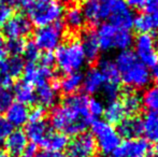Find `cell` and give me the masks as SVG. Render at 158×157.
<instances>
[{
  "instance_id": "6da1fadb",
  "label": "cell",
  "mask_w": 158,
  "mask_h": 157,
  "mask_svg": "<svg viewBox=\"0 0 158 157\" xmlns=\"http://www.w3.org/2000/svg\"><path fill=\"white\" fill-rule=\"evenodd\" d=\"M93 121L88 112V98L84 94L64 97L63 102L56 105L51 113L52 127L67 137L85 132Z\"/></svg>"
},
{
  "instance_id": "7a4b0ae2",
  "label": "cell",
  "mask_w": 158,
  "mask_h": 157,
  "mask_svg": "<svg viewBox=\"0 0 158 157\" xmlns=\"http://www.w3.org/2000/svg\"><path fill=\"white\" fill-rule=\"evenodd\" d=\"M118 69L121 81L131 89H142L150 85L152 73L146 66L138 60L135 53L130 50L122 51L114 60Z\"/></svg>"
},
{
  "instance_id": "3957f363",
  "label": "cell",
  "mask_w": 158,
  "mask_h": 157,
  "mask_svg": "<svg viewBox=\"0 0 158 157\" xmlns=\"http://www.w3.org/2000/svg\"><path fill=\"white\" fill-rule=\"evenodd\" d=\"M19 8L38 27L60 22L64 14V4L58 0H22Z\"/></svg>"
},
{
  "instance_id": "277c9868",
  "label": "cell",
  "mask_w": 158,
  "mask_h": 157,
  "mask_svg": "<svg viewBox=\"0 0 158 157\" xmlns=\"http://www.w3.org/2000/svg\"><path fill=\"white\" fill-rule=\"evenodd\" d=\"M57 68L66 74L80 72L86 64V57L79 40H68L56 48L54 55Z\"/></svg>"
},
{
  "instance_id": "5b68a950",
  "label": "cell",
  "mask_w": 158,
  "mask_h": 157,
  "mask_svg": "<svg viewBox=\"0 0 158 157\" xmlns=\"http://www.w3.org/2000/svg\"><path fill=\"white\" fill-rule=\"evenodd\" d=\"M98 43L101 51H122L129 50L133 44V36L130 30L119 29L109 22L100 23L96 30Z\"/></svg>"
},
{
  "instance_id": "8992f818",
  "label": "cell",
  "mask_w": 158,
  "mask_h": 157,
  "mask_svg": "<svg viewBox=\"0 0 158 157\" xmlns=\"http://www.w3.org/2000/svg\"><path fill=\"white\" fill-rule=\"evenodd\" d=\"M90 126L97 149L102 155L109 157L122 142L117 130L104 119H94Z\"/></svg>"
},
{
  "instance_id": "52a82bcc",
  "label": "cell",
  "mask_w": 158,
  "mask_h": 157,
  "mask_svg": "<svg viewBox=\"0 0 158 157\" xmlns=\"http://www.w3.org/2000/svg\"><path fill=\"white\" fill-rule=\"evenodd\" d=\"M97 68L100 70L104 79L103 87L101 89L104 98L109 101L117 99L121 94L122 81L115 63L109 58H104L99 61V66Z\"/></svg>"
},
{
  "instance_id": "ba28073f",
  "label": "cell",
  "mask_w": 158,
  "mask_h": 157,
  "mask_svg": "<svg viewBox=\"0 0 158 157\" xmlns=\"http://www.w3.org/2000/svg\"><path fill=\"white\" fill-rule=\"evenodd\" d=\"M64 31V26L60 22L39 27L35 32L33 42L40 51L52 52L61 44Z\"/></svg>"
},
{
  "instance_id": "9c48e42d",
  "label": "cell",
  "mask_w": 158,
  "mask_h": 157,
  "mask_svg": "<svg viewBox=\"0 0 158 157\" xmlns=\"http://www.w3.org/2000/svg\"><path fill=\"white\" fill-rule=\"evenodd\" d=\"M135 55L148 68L154 66L158 57V40L151 34H140L133 39Z\"/></svg>"
},
{
  "instance_id": "30bf717a",
  "label": "cell",
  "mask_w": 158,
  "mask_h": 157,
  "mask_svg": "<svg viewBox=\"0 0 158 157\" xmlns=\"http://www.w3.org/2000/svg\"><path fill=\"white\" fill-rule=\"evenodd\" d=\"M66 150L67 157H93L97 152V144L93 134L85 131L73 137Z\"/></svg>"
},
{
  "instance_id": "8fae6325",
  "label": "cell",
  "mask_w": 158,
  "mask_h": 157,
  "mask_svg": "<svg viewBox=\"0 0 158 157\" xmlns=\"http://www.w3.org/2000/svg\"><path fill=\"white\" fill-rule=\"evenodd\" d=\"M115 1L117 0H87L82 9L85 22L87 21L92 25H99L102 21L109 19L111 9Z\"/></svg>"
},
{
  "instance_id": "7c38bea8",
  "label": "cell",
  "mask_w": 158,
  "mask_h": 157,
  "mask_svg": "<svg viewBox=\"0 0 158 157\" xmlns=\"http://www.w3.org/2000/svg\"><path fill=\"white\" fill-rule=\"evenodd\" d=\"M151 151V143L145 138H137L121 142L109 157H146Z\"/></svg>"
},
{
  "instance_id": "4fadbf2b",
  "label": "cell",
  "mask_w": 158,
  "mask_h": 157,
  "mask_svg": "<svg viewBox=\"0 0 158 157\" xmlns=\"http://www.w3.org/2000/svg\"><path fill=\"white\" fill-rule=\"evenodd\" d=\"M109 19V23L114 25L115 27L129 30L133 26L135 14L132 10L124 2V0H117L112 6Z\"/></svg>"
},
{
  "instance_id": "5bb4252c",
  "label": "cell",
  "mask_w": 158,
  "mask_h": 157,
  "mask_svg": "<svg viewBox=\"0 0 158 157\" xmlns=\"http://www.w3.org/2000/svg\"><path fill=\"white\" fill-rule=\"evenodd\" d=\"M2 31L9 39H23L31 31V23L24 15H14L4 24Z\"/></svg>"
},
{
  "instance_id": "9a60e30c",
  "label": "cell",
  "mask_w": 158,
  "mask_h": 157,
  "mask_svg": "<svg viewBox=\"0 0 158 157\" xmlns=\"http://www.w3.org/2000/svg\"><path fill=\"white\" fill-rule=\"evenodd\" d=\"M24 81L30 85H40L45 82H50V80L54 76L53 68L44 67L41 65H35L32 63H28L24 68Z\"/></svg>"
},
{
  "instance_id": "2e32d148",
  "label": "cell",
  "mask_w": 158,
  "mask_h": 157,
  "mask_svg": "<svg viewBox=\"0 0 158 157\" xmlns=\"http://www.w3.org/2000/svg\"><path fill=\"white\" fill-rule=\"evenodd\" d=\"M28 145V139L25 131L21 129L12 130L11 134L4 140V149L6 153L10 156H19L25 153V150Z\"/></svg>"
},
{
  "instance_id": "e0dca14e",
  "label": "cell",
  "mask_w": 158,
  "mask_h": 157,
  "mask_svg": "<svg viewBox=\"0 0 158 157\" xmlns=\"http://www.w3.org/2000/svg\"><path fill=\"white\" fill-rule=\"evenodd\" d=\"M51 130L52 129H51L48 123L45 122V119L29 121L27 123V126H26L25 134L28 141H30L31 144L41 145Z\"/></svg>"
},
{
  "instance_id": "ac0fdd59",
  "label": "cell",
  "mask_w": 158,
  "mask_h": 157,
  "mask_svg": "<svg viewBox=\"0 0 158 157\" xmlns=\"http://www.w3.org/2000/svg\"><path fill=\"white\" fill-rule=\"evenodd\" d=\"M58 96V86L55 83L45 82L37 86L35 89V98L39 101L40 107L50 108L56 103Z\"/></svg>"
},
{
  "instance_id": "d6986e66",
  "label": "cell",
  "mask_w": 158,
  "mask_h": 157,
  "mask_svg": "<svg viewBox=\"0 0 158 157\" xmlns=\"http://www.w3.org/2000/svg\"><path fill=\"white\" fill-rule=\"evenodd\" d=\"M116 130L119 137L125 138L126 140L140 138V136L142 134L141 119L135 118V116H129V118H124L118 124V127Z\"/></svg>"
},
{
  "instance_id": "ffe728a7",
  "label": "cell",
  "mask_w": 158,
  "mask_h": 157,
  "mask_svg": "<svg viewBox=\"0 0 158 157\" xmlns=\"http://www.w3.org/2000/svg\"><path fill=\"white\" fill-rule=\"evenodd\" d=\"M29 112L27 105L21 102H13L11 107L6 110V119L12 125V127H22L29 121Z\"/></svg>"
},
{
  "instance_id": "44dd1931",
  "label": "cell",
  "mask_w": 158,
  "mask_h": 157,
  "mask_svg": "<svg viewBox=\"0 0 158 157\" xmlns=\"http://www.w3.org/2000/svg\"><path fill=\"white\" fill-rule=\"evenodd\" d=\"M104 84V79L102 73L98 68H90L87 70L85 76H83V87L84 92L86 94L95 95L97 93L101 92Z\"/></svg>"
},
{
  "instance_id": "7402d4cb",
  "label": "cell",
  "mask_w": 158,
  "mask_h": 157,
  "mask_svg": "<svg viewBox=\"0 0 158 157\" xmlns=\"http://www.w3.org/2000/svg\"><path fill=\"white\" fill-rule=\"evenodd\" d=\"M82 48H83L84 54L86 57V61L88 63H94L98 59L100 55V46L98 43L97 36L94 30H88V31L84 32L82 36Z\"/></svg>"
},
{
  "instance_id": "603a6c76",
  "label": "cell",
  "mask_w": 158,
  "mask_h": 157,
  "mask_svg": "<svg viewBox=\"0 0 158 157\" xmlns=\"http://www.w3.org/2000/svg\"><path fill=\"white\" fill-rule=\"evenodd\" d=\"M102 115L104 116V121L111 125H118L124 118H127L123 103L118 99L109 101L106 107H104V111Z\"/></svg>"
},
{
  "instance_id": "cb8c5ba5",
  "label": "cell",
  "mask_w": 158,
  "mask_h": 157,
  "mask_svg": "<svg viewBox=\"0 0 158 157\" xmlns=\"http://www.w3.org/2000/svg\"><path fill=\"white\" fill-rule=\"evenodd\" d=\"M142 134L148 142L158 141V112L148 111L141 119Z\"/></svg>"
},
{
  "instance_id": "d4e9b609",
  "label": "cell",
  "mask_w": 158,
  "mask_h": 157,
  "mask_svg": "<svg viewBox=\"0 0 158 157\" xmlns=\"http://www.w3.org/2000/svg\"><path fill=\"white\" fill-rule=\"evenodd\" d=\"M25 68L24 59L21 56H11L10 58H6L0 63V74L10 76L14 80L22 76Z\"/></svg>"
},
{
  "instance_id": "484cf974",
  "label": "cell",
  "mask_w": 158,
  "mask_h": 157,
  "mask_svg": "<svg viewBox=\"0 0 158 157\" xmlns=\"http://www.w3.org/2000/svg\"><path fill=\"white\" fill-rule=\"evenodd\" d=\"M69 143L68 137L66 134L58 131H53L51 130L48 134L45 137L44 141L42 142L41 147L44 150L52 152H63L66 150L67 145Z\"/></svg>"
},
{
  "instance_id": "4316f807",
  "label": "cell",
  "mask_w": 158,
  "mask_h": 157,
  "mask_svg": "<svg viewBox=\"0 0 158 157\" xmlns=\"http://www.w3.org/2000/svg\"><path fill=\"white\" fill-rule=\"evenodd\" d=\"M83 83V74L81 72L66 74L57 84L58 89H60L67 96L77 94V92L82 87Z\"/></svg>"
},
{
  "instance_id": "83f0119b",
  "label": "cell",
  "mask_w": 158,
  "mask_h": 157,
  "mask_svg": "<svg viewBox=\"0 0 158 157\" xmlns=\"http://www.w3.org/2000/svg\"><path fill=\"white\" fill-rule=\"evenodd\" d=\"M135 29L140 34H151L158 30V19L146 12L140 13L135 16L133 26Z\"/></svg>"
},
{
  "instance_id": "f1b7e54d",
  "label": "cell",
  "mask_w": 158,
  "mask_h": 157,
  "mask_svg": "<svg viewBox=\"0 0 158 157\" xmlns=\"http://www.w3.org/2000/svg\"><path fill=\"white\" fill-rule=\"evenodd\" d=\"M13 94H14V98H16L19 100V102L23 103L25 105H32V103H35L37 101L35 90L33 89V86L26 83L25 81L19 82L15 85Z\"/></svg>"
},
{
  "instance_id": "f546056e",
  "label": "cell",
  "mask_w": 158,
  "mask_h": 157,
  "mask_svg": "<svg viewBox=\"0 0 158 157\" xmlns=\"http://www.w3.org/2000/svg\"><path fill=\"white\" fill-rule=\"evenodd\" d=\"M122 103H123L124 108L127 115H135L138 112H140V110L142 109V98L138 93L135 92H127L126 94L123 95L122 98Z\"/></svg>"
},
{
  "instance_id": "4dcf8cb0",
  "label": "cell",
  "mask_w": 158,
  "mask_h": 157,
  "mask_svg": "<svg viewBox=\"0 0 158 157\" xmlns=\"http://www.w3.org/2000/svg\"><path fill=\"white\" fill-rule=\"evenodd\" d=\"M64 21H66V25L70 29H82L85 24V19H84L82 9H80L79 6H71L64 14Z\"/></svg>"
},
{
  "instance_id": "1f68e13d",
  "label": "cell",
  "mask_w": 158,
  "mask_h": 157,
  "mask_svg": "<svg viewBox=\"0 0 158 157\" xmlns=\"http://www.w3.org/2000/svg\"><path fill=\"white\" fill-rule=\"evenodd\" d=\"M142 98V105L151 112H158V86L145 89Z\"/></svg>"
},
{
  "instance_id": "d6a6232c",
  "label": "cell",
  "mask_w": 158,
  "mask_h": 157,
  "mask_svg": "<svg viewBox=\"0 0 158 157\" xmlns=\"http://www.w3.org/2000/svg\"><path fill=\"white\" fill-rule=\"evenodd\" d=\"M26 42L23 39H9L6 43V53H10L12 56H19L23 54L24 48H25Z\"/></svg>"
},
{
  "instance_id": "836d02e7",
  "label": "cell",
  "mask_w": 158,
  "mask_h": 157,
  "mask_svg": "<svg viewBox=\"0 0 158 157\" xmlns=\"http://www.w3.org/2000/svg\"><path fill=\"white\" fill-rule=\"evenodd\" d=\"M14 101V94L10 88H0V114L6 112Z\"/></svg>"
},
{
  "instance_id": "e575fe53",
  "label": "cell",
  "mask_w": 158,
  "mask_h": 157,
  "mask_svg": "<svg viewBox=\"0 0 158 157\" xmlns=\"http://www.w3.org/2000/svg\"><path fill=\"white\" fill-rule=\"evenodd\" d=\"M23 55L28 63L35 64V61L39 60L40 55L41 54H40V50L37 48L35 42H27V43L25 44V48H24Z\"/></svg>"
},
{
  "instance_id": "d590c367",
  "label": "cell",
  "mask_w": 158,
  "mask_h": 157,
  "mask_svg": "<svg viewBox=\"0 0 158 157\" xmlns=\"http://www.w3.org/2000/svg\"><path fill=\"white\" fill-rule=\"evenodd\" d=\"M104 111V105L100 99L97 98H90L88 99V112L90 116L94 118H99L103 114Z\"/></svg>"
},
{
  "instance_id": "8d00e7d4",
  "label": "cell",
  "mask_w": 158,
  "mask_h": 157,
  "mask_svg": "<svg viewBox=\"0 0 158 157\" xmlns=\"http://www.w3.org/2000/svg\"><path fill=\"white\" fill-rule=\"evenodd\" d=\"M13 13V8L6 3L4 0H0V28L4 26V24L11 19Z\"/></svg>"
},
{
  "instance_id": "74e56055",
  "label": "cell",
  "mask_w": 158,
  "mask_h": 157,
  "mask_svg": "<svg viewBox=\"0 0 158 157\" xmlns=\"http://www.w3.org/2000/svg\"><path fill=\"white\" fill-rule=\"evenodd\" d=\"M13 130V127L6 118L2 114H0V141L2 139H6L9 134H11V131Z\"/></svg>"
},
{
  "instance_id": "f35d334b",
  "label": "cell",
  "mask_w": 158,
  "mask_h": 157,
  "mask_svg": "<svg viewBox=\"0 0 158 157\" xmlns=\"http://www.w3.org/2000/svg\"><path fill=\"white\" fill-rule=\"evenodd\" d=\"M54 64H55V57L54 54H52L51 52H45L44 54L40 55L39 65L44 66V67L53 68Z\"/></svg>"
},
{
  "instance_id": "ab89813d",
  "label": "cell",
  "mask_w": 158,
  "mask_h": 157,
  "mask_svg": "<svg viewBox=\"0 0 158 157\" xmlns=\"http://www.w3.org/2000/svg\"><path fill=\"white\" fill-rule=\"evenodd\" d=\"M44 118H45V110L42 107H35L29 112V121H40L44 119Z\"/></svg>"
},
{
  "instance_id": "60d3db41",
  "label": "cell",
  "mask_w": 158,
  "mask_h": 157,
  "mask_svg": "<svg viewBox=\"0 0 158 157\" xmlns=\"http://www.w3.org/2000/svg\"><path fill=\"white\" fill-rule=\"evenodd\" d=\"M145 12L158 19V0H148L145 6Z\"/></svg>"
},
{
  "instance_id": "b9f144b4",
  "label": "cell",
  "mask_w": 158,
  "mask_h": 157,
  "mask_svg": "<svg viewBox=\"0 0 158 157\" xmlns=\"http://www.w3.org/2000/svg\"><path fill=\"white\" fill-rule=\"evenodd\" d=\"M148 0H124V2L131 10H142L145 8Z\"/></svg>"
},
{
  "instance_id": "7bdbcfd3",
  "label": "cell",
  "mask_w": 158,
  "mask_h": 157,
  "mask_svg": "<svg viewBox=\"0 0 158 157\" xmlns=\"http://www.w3.org/2000/svg\"><path fill=\"white\" fill-rule=\"evenodd\" d=\"M33 157H67L66 154L63 152H52L48 150H42V151L37 152Z\"/></svg>"
},
{
  "instance_id": "ee69618b",
  "label": "cell",
  "mask_w": 158,
  "mask_h": 157,
  "mask_svg": "<svg viewBox=\"0 0 158 157\" xmlns=\"http://www.w3.org/2000/svg\"><path fill=\"white\" fill-rule=\"evenodd\" d=\"M13 85V79L10 76L0 74V88H10Z\"/></svg>"
},
{
  "instance_id": "f6af8a7d",
  "label": "cell",
  "mask_w": 158,
  "mask_h": 157,
  "mask_svg": "<svg viewBox=\"0 0 158 157\" xmlns=\"http://www.w3.org/2000/svg\"><path fill=\"white\" fill-rule=\"evenodd\" d=\"M6 43H4V40L0 36V63H1L3 59H6Z\"/></svg>"
},
{
  "instance_id": "bcb514c9",
  "label": "cell",
  "mask_w": 158,
  "mask_h": 157,
  "mask_svg": "<svg viewBox=\"0 0 158 157\" xmlns=\"http://www.w3.org/2000/svg\"><path fill=\"white\" fill-rule=\"evenodd\" d=\"M4 1H6L8 4H10V6H12V8H17V6L19 8L22 0H4Z\"/></svg>"
},
{
  "instance_id": "7dc6e473",
  "label": "cell",
  "mask_w": 158,
  "mask_h": 157,
  "mask_svg": "<svg viewBox=\"0 0 158 157\" xmlns=\"http://www.w3.org/2000/svg\"><path fill=\"white\" fill-rule=\"evenodd\" d=\"M152 69H153V74H154V76H156L158 78V57H157L156 61H155L154 66L152 67Z\"/></svg>"
},
{
  "instance_id": "c3c4849f",
  "label": "cell",
  "mask_w": 158,
  "mask_h": 157,
  "mask_svg": "<svg viewBox=\"0 0 158 157\" xmlns=\"http://www.w3.org/2000/svg\"><path fill=\"white\" fill-rule=\"evenodd\" d=\"M0 157H11L9 154H6V152H2V151H0Z\"/></svg>"
},
{
  "instance_id": "681fc988",
  "label": "cell",
  "mask_w": 158,
  "mask_h": 157,
  "mask_svg": "<svg viewBox=\"0 0 158 157\" xmlns=\"http://www.w3.org/2000/svg\"><path fill=\"white\" fill-rule=\"evenodd\" d=\"M155 153H156V157H158V141L156 142V145H155Z\"/></svg>"
},
{
  "instance_id": "f907efd6",
  "label": "cell",
  "mask_w": 158,
  "mask_h": 157,
  "mask_svg": "<svg viewBox=\"0 0 158 157\" xmlns=\"http://www.w3.org/2000/svg\"><path fill=\"white\" fill-rule=\"evenodd\" d=\"M17 157H29V156L26 155V154H22V155H19V156H17Z\"/></svg>"
},
{
  "instance_id": "816d5d0a",
  "label": "cell",
  "mask_w": 158,
  "mask_h": 157,
  "mask_svg": "<svg viewBox=\"0 0 158 157\" xmlns=\"http://www.w3.org/2000/svg\"><path fill=\"white\" fill-rule=\"evenodd\" d=\"M0 147H1V141H0Z\"/></svg>"
},
{
  "instance_id": "f5cc1de1",
  "label": "cell",
  "mask_w": 158,
  "mask_h": 157,
  "mask_svg": "<svg viewBox=\"0 0 158 157\" xmlns=\"http://www.w3.org/2000/svg\"><path fill=\"white\" fill-rule=\"evenodd\" d=\"M157 86H158V78H157Z\"/></svg>"
},
{
  "instance_id": "db71d44e",
  "label": "cell",
  "mask_w": 158,
  "mask_h": 157,
  "mask_svg": "<svg viewBox=\"0 0 158 157\" xmlns=\"http://www.w3.org/2000/svg\"><path fill=\"white\" fill-rule=\"evenodd\" d=\"M93 157H100V156H93Z\"/></svg>"
},
{
  "instance_id": "11a10c76",
  "label": "cell",
  "mask_w": 158,
  "mask_h": 157,
  "mask_svg": "<svg viewBox=\"0 0 158 157\" xmlns=\"http://www.w3.org/2000/svg\"><path fill=\"white\" fill-rule=\"evenodd\" d=\"M96 1H100V0H96Z\"/></svg>"
}]
</instances>
